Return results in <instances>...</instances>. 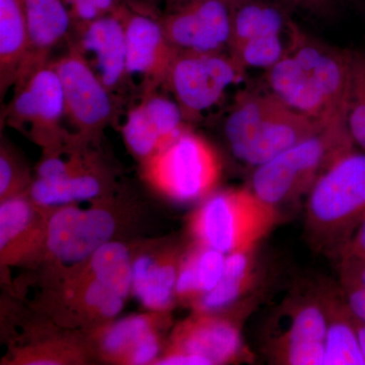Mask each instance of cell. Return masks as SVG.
Listing matches in <instances>:
<instances>
[{
    "instance_id": "obj_28",
    "label": "cell",
    "mask_w": 365,
    "mask_h": 365,
    "mask_svg": "<svg viewBox=\"0 0 365 365\" xmlns=\"http://www.w3.org/2000/svg\"><path fill=\"white\" fill-rule=\"evenodd\" d=\"M347 126L353 143L365 153V55L352 53Z\"/></svg>"
},
{
    "instance_id": "obj_31",
    "label": "cell",
    "mask_w": 365,
    "mask_h": 365,
    "mask_svg": "<svg viewBox=\"0 0 365 365\" xmlns=\"http://www.w3.org/2000/svg\"><path fill=\"white\" fill-rule=\"evenodd\" d=\"M90 168L88 163L83 162L81 155H73L71 158H62L57 155H49L42 160L37 170L39 179H55L67 176L73 173L81 172Z\"/></svg>"
},
{
    "instance_id": "obj_30",
    "label": "cell",
    "mask_w": 365,
    "mask_h": 365,
    "mask_svg": "<svg viewBox=\"0 0 365 365\" xmlns=\"http://www.w3.org/2000/svg\"><path fill=\"white\" fill-rule=\"evenodd\" d=\"M23 178L21 176L20 167L14 160L13 153L4 146L1 148L0 155V198L4 199L19 195V190L23 186Z\"/></svg>"
},
{
    "instance_id": "obj_23",
    "label": "cell",
    "mask_w": 365,
    "mask_h": 365,
    "mask_svg": "<svg viewBox=\"0 0 365 365\" xmlns=\"http://www.w3.org/2000/svg\"><path fill=\"white\" fill-rule=\"evenodd\" d=\"M253 280L252 251L227 255L222 279L192 306L195 313L215 314L235 304L249 289Z\"/></svg>"
},
{
    "instance_id": "obj_38",
    "label": "cell",
    "mask_w": 365,
    "mask_h": 365,
    "mask_svg": "<svg viewBox=\"0 0 365 365\" xmlns=\"http://www.w3.org/2000/svg\"><path fill=\"white\" fill-rule=\"evenodd\" d=\"M225 2H227V1H225Z\"/></svg>"
},
{
    "instance_id": "obj_9",
    "label": "cell",
    "mask_w": 365,
    "mask_h": 365,
    "mask_svg": "<svg viewBox=\"0 0 365 365\" xmlns=\"http://www.w3.org/2000/svg\"><path fill=\"white\" fill-rule=\"evenodd\" d=\"M117 230L114 213L104 207L81 209L69 204L57 208L46 220L45 249L66 265L83 263Z\"/></svg>"
},
{
    "instance_id": "obj_3",
    "label": "cell",
    "mask_w": 365,
    "mask_h": 365,
    "mask_svg": "<svg viewBox=\"0 0 365 365\" xmlns=\"http://www.w3.org/2000/svg\"><path fill=\"white\" fill-rule=\"evenodd\" d=\"M353 143L346 122L327 126L257 167L253 191L274 207L289 202L311 191L327 168L351 150Z\"/></svg>"
},
{
    "instance_id": "obj_2",
    "label": "cell",
    "mask_w": 365,
    "mask_h": 365,
    "mask_svg": "<svg viewBox=\"0 0 365 365\" xmlns=\"http://www.w3.org/2000/svg\"><path fill=\"white\" fill-rule=\"evenodd\" d=\"M323 128L271 91H247L237 96L225 120V135L232 155L257 168Z\"/></svg>"
},
{
    "instance_id": "obj_7",
    "label": "cell",
    "mask_w": 365,
    "mask_h": 365,
    "mask_svg": "<svg viewBox=\"0 0 365 365\" xmlns=\"http://www.w3.org/2000/svg\"><path fill=\"white\" fill-rule=\"evenodd\" d=\"M244 74L230 54L177 51L165 83L185 119L192 120L217 105Z\"/></svg>"
},
{
    "instance_id": "obj_29",
    "label": "cell",
    "mask_w": 365,
    "mask_h": 365,
    "mask_svg": "<svg viewBox=\"0 0 365 365\" xmlns=\"http://www.w3.org/2000/svg\"><path fill=\"white\" fill-rule=\"evenodd\" d=\"M64 2L71 14L72 26L101 18L119 6L117 0H64Z\"/></svg>"
},
{
    "instance_id": "obj_27",
    "label": "cell",
    "mask_w": 365,
    "mask_h": 365,
    "mask_svg": "<svg viewBox=\"0 0 365 365\" xmlns=\"http://www.w3.org/2000/svg\"><path fill=\"white\" fill-rule=\"evenodd\" d=\"M67 292L76 309L93 319L115 318L121 313L127 299L85 271L79 274Z\"/></svg>"
},
{
    "instance_id": "obj_13",
    "label": "cell",
    "mask_w": 365,
    "mask_h": 365,
    "mask_svg": "<svg viewBox=\"0 0 365 365\" xmlns=\"http://www.w3.org/2000/svg\"><path fill=\"white\" fill-rule=\"evenodd\" d=\"M187 129L186 119L176 101L155 91L143 95V101L129 111L122 134L128 150L144 162Z\"/></svg>"
},
{
    "instance_id": "obj_19",
    "label": "cell",
    "mask_w": 365,
    "mask_h": 365,
    "mask_svg": "<svg viewBox=\"0 0 365 365\" xmlns=\"http://www.w3.org/2000/svg\"><path fill=\"white\" fill-rule=\"evenodd\" d=\"M181 261L175 251L153 252L133 259L132 294L151 312L167 313L176 299Z\"/></svg>"
},
{
    "instance_id": "obj_22",
    "label": "cell",
    "mask_w": 365,
    "mask_h": 365,
    "mask_svg": "<svg viewBox=\"0 0 365 365\" xmlns=\"http://www.w3.org/2000/svg\"><path fill=\"white\" fill-rule=\"evenodd\" d=\"M227 255L197 244L182 257L178 273L176 299L193 304L212 290L222 279Z\"/></svg>"
},
{
    "instance_id": "obj_25",
    "label": "cell",
    "mask_w": 365,
    "mask_h": 365,
    "mask_svg": "<svg viewBox=\"0 0 365 365\" xmlns=\"http://www.w3.org/2000/svg\"><path fill=\"white\" fill-rule=\"evenodd\" d=\"M330 304L326 306L328 330L324 365H365L351 313L347 306Z\"/></svg>"
},
{
    "instance_id": "obj_33",
    "label": "cell",
    "mask_w": 365,
    "mask_h": 365,
    "mask_svg": "<svg viewBox=\"0 0 365 365\" xmlns=\"http://www.w3.org/2000/svg\"><path fill=\"white\" fill-rule=\"evenodd\" d=\"M346 306L355 319L365 323V289L355 283L344 281Z\"/></svg>"
},
{
    "instance_id": "obj_24",
    "label": "cell",
    "mask_w": 365,
    "mask_h": 365,
    "mask_svg": "<svg viewBox=\"0 0 365 365\" xmlns=\"http://www.w3.org/2000/svg\"><path fill=\"white\" fill-rule=\"evenodd\" d=\"M103 182L95 170L88 169L55 179H39L31 185L30 197L36 205H67L78 201L97 198Z\"/></svg>"
},
{
    "instance_id": "obj_11",
    "label": "cell",
    "mask_w": 365,
    "mask_h": 365,
    "mask_svg": "<svg viewBox=\"0 0 365 365\" xmlns=\"http://www.w3.org/2000/svg\"><path fill=\"white\" fill-rule=\"evenodd\" d=\"M160 20L178 52H222L230 45L232 11L225 0H184Z\"/></svg>"
},
{
    "instance_id": "obj_10",
    "label": "cell",
    "mask_w": 365,
    "mask_h": 365,
    "mask_svg": "<svg viewBox=\"0 0 365 365\" xmlns=\"http://www.w3.org/2000/svg\"><path fill=\"white\" fill-rule=\"evenodd\" d=\"M14 88L6 114L9 123L29 126L37 140L53 148L62 136L66 103L61 81L51 62L36 69Z\"/></svg>"
},
{
    "instance_id": "obj_14",
    "label": "cell",
    "mask_w": 365,
    "mask_h": 365,
    "mask_svg": "<svg viewBox=\"0 0 365 365\" xmlns=\"http://www.w3.org/2000/svg\"><path fill=\"white\" fill-rule=\"evenodd\" d=\"M78 39L74 47L83 53L106 88L111 93L128 78L126 71V31L123 6L111 13L74 26Z\"/></svg>"
},
{
    "instance_id": "obj_15",
    "label": "cell",
    "mask_w": 365,
    "mask_h": 365,
    "mask_svg": "<svg viewBox=\"0 0 365 365\" xmlns=\"http://www.w3.org/2000/svg\"><path fill=\"white\" fill-rule=\"evenodd\" d=\"M165 353L198 357L206 365L228 364L242 354L241 332L227 319L195 313L175 328Z\"/></svg>"
},
{
    "instance_id": "obj_36",
    "label": "cell",
    "mask_w": 365,
    "mask_h": 365,
    "mask_svg": "<svg viewBox=\"0 0 365 365\" xmlns=\"http://www.w3.org/2000/svg\"><path fill=\"white\" fill-rule=\"evenodd\" d=\"M352 319L355 331H356L357 338H359L360 348H361L362 354H364L365 359V323L359 321V319H355L353 316Z\"/></svg>"
},
{
    "instance_id": "obj_18",
    "label": "cell",
    "mask_w": 365,
    "mask_h": 365,
    "mask_svg": "<svg viewBox=\"0 0 365 365\" xmlns=\"http://www.w3.org/2000/svg\"><path fill=\"white\" fill-rule=\"evenodd\" d=\"M328 330L327 307L307 302L294 309L278 346L281 361L294 365H324Z\"/></svg>"
},
{
    "instance_id": "obj_16",
    "label": "cell",
    "mask_w": 365,
    "mask_h": 365,
    "mask_svg": "<svg viewBox=\"0 0 365 365\" xmlns=\"http://www.w3.org/2000/svg\"><path fill=\"white\" fill-rule=\"evenodd\" d=\"M160 312L136 314L112 324L98 338L102 356L119 364H155L160 351Z\"/></svg>"
},
{
    "instance_id": "obj_34",
    "label": "cell",
    "mask_w": 365,
    "mask_h": 365,
    "mask_svg": "<svg viewBox=\"0 0 365 365\" xmlns=\"http://www.w3.org/2000/svg\"><path fill=\"white\" fill-rule=\"evenodd\" d=\"M344 281L355 283L365 289V259L349 252L344 262Z\"/></svg>"
},
{
    "instance_id": "obj_1",
    "label": "cell",
    "mask_w": 365,
    "mask_h": 365,
    "mask_svg": "<svg viewBox=\"0 0 365 365\" xmlns=\"http://www.w3.org/2000/svg\"><path fill=\"white\" fill-rule=\"evenodd\" d=\"M352 53L322 42L290 21L284 54L267 69L269 88L323 126L347 123Z\"/></svg>"
},
{
    "instance_id": "obj_4",
    "label": "cell",
    "mask_w": 365,
    "mask_h": 365,
    "mask_svg": "<svg viewBox=\"0 0 365 365\" xmlns=\"http://www.w3.org/2000/svg\"><path fill=\"white\" fill-rule=\"evenodd\" d=\"M277 218V209L253 190H225L206 197L191 216L190 232L197 244L225 255L251 252Z\"/></svg>"
},
{
    "instance_id": "obj_26",
    "label": "cell",
    "mask_w": 365,
    "mask_h": 365,
    "mask_svg": "<svg viewBox=\"0 0 365 365\" xmlns=\"http://www.w3.org/2000/svg\"><path fill=\"white\" fill-rule=\"evenodd\" d=\"M132 266L133 259L126 245L110 241L91 255L83 271L127 299L132 294Z\"/></svg>"
},
{
    "instance_id": "obj_32",
    "label": "cell",
    "mask_w": 365,
    "mask_h": 365,
    "mask_svg": "<svg viewBox=\"0 0 365 365\" xmlns=\"http://www.w3.org/2000/svg\"><path fill=\"white\" fill-rule=\"evenodd\" d=\"M290 9H297L319 16L330 18L337 11V0H276Z\"/></svg>"
},
{
    "instance_id": "obj_12",
    "label": "cell",
    "mask_w": 365,
    "mask_h": 365,
    "mask_svg": "<svg viewBox=\"0 0 365 365\" xmlns=\"http://www.w3.org/2000/svg\"><path fill=\"white\" fill-rule=\"evenodd\" d=\"M123 11L127 76L140 79L143 95L153 93L167 83L177 51L167 39L160 19L124 6Z\"/></svg>"
},
{
    "instance_id": "obj_8",
    "label": "cell",
    "mask_w": 365,
    "mask_h": 365,
    "mask_svg": "<svg viewBox=\"0 0 365 365\" xmlns=\"http://www.w3.org/2000/svg\"><path fill=\"white\" fill-rule=\"evenodd\" d=\"M51 63L63 88L66 118L79 135L93 137L104 130L114 115L112 93L83 53L71 45L68 52Z\"/></svg>"
},
{
    "instance_id": "obj_21",
    "label": "cell",
    "mask_w": 365,
    "mask_h": 365,
    "mask_svg": "<svg viewBox=\"0 0 365 365\" xmlns=\"http://www.w3.org/2000/svg\"><path fill=\"white\" fill-rule=\"evenodd\" d=\"M29 48L26 0H0V91L14 88Z\"/></svg>"
},
{
    "instance_id": "obj_17",
    "label": "cell",
    "mask_w": 365,
    "mask_h": 365,
    "mask_svg": "<svg viewBox=\"0 0 365 365\" xmlns=\"http://www.w3.org/2000/svg\"><path fill=\"white\" fill-rule=\"evenodd\" d=\"M29 48L16 86L49 63L51 51L71 32V14L64 0H26Z\"/></svg>"
},
{
    "instance_id": "obj_20",
    "label": "cell",
    "mask_w": 365,
    "mask_h": 365,
    "mask_svg": "<svg viewBox=\"0 0 365 365\" xmlns=\"http://www.w3.org/2000/svg\"><path fill=\"white\" fill-rule=\"evenodd\" d=\"M32 199L9 197L0 205V252L2 263H14L38 245H44L46 222H41Z\"/></svg>"
},
{
    "instance_id": "obj_35",
    "label": "cell",
    "mask_w": 365,
    "mask_h": 365,
    "mask_svg": "<svg viewBox=\"0 0 365 365\" xmlns=\"http://www.w3.org/2000/svg\"><path fill=\"white\" fill-rule=\"evenodd\" d=\"M349 252L365 259V216L362 218Z\"/></svg>"
},
{
    "instance_id": "obj_37",
    "label": "cell",
    "mask_w": 365,
    "mask_h": 365,
    "mask_svg": "<svg viewBox=\"0 0 365 365\" xmlns=\"http://www.w3.org/2000/svg\"><path fill=\"white\" fill-rule=\"evenodd\" d=\"M230 9H234L235 7L240 6V4H244L247 0H225Z\"/></svg>"
},
{
    "instance_id": "obj_6",
    "label": "cell",
    "mask_w": 365,
    "mask_h": 365,
    "mask_svg": "<svg viewBox=\"0 0 365 365\" xmlns=\"http://www.w3.org/2000/svg\"><path fill=\"white\" fill-rule=\"evenodd\" d=\"M307 215L317 232H334L365 215V153L334 160L309 191Z\"/></svg>"
},
{
    "instance_id": "obj_5",
    "label": "cell",
    "mask_w": 365,
    "mask_h": 365,
    "mask_svg": "<svg viewBox=\"0 0 365 365\" xmlns=\"http://www.w3.org/2000/svg\"><path fill=\"white\" fill-rule=\"evenodd\" d=\"M143 165V178L151 188L180 203L205 199L222 176L215 148L189 128Z\"/></svg>"
}]
</instances>
